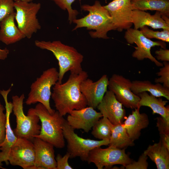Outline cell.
Returning <instances> with one entry per match:
<instances>
[{"label": "cell", "instance_id": "obj_4", "mask_svg": "<svg viewBox=\"0 0 169 169\" xmlns=\"http://www.w3.org/2000/svg\"><path fill=\"white\" fill-rule=\"evenodd\" d=\"M28 115H35L41 122L39 134L34 136L52 144L58 148L65 146L62 126L65 120L57 110L51 114L42 104L38 103L34 108H30Z\"/></svg>", "mask_w": 169, "mask_h": 169}, {"label": "cell", "instance_id": "obj_3", "mask_svg": "<svg viewBox=\"0 0 169 169\" xmlns=\"http://www.w3.org/2000/svg\"><path fill=\"white\" fill-rule=\"evenodd\" d=\"M81 7L82 10L88 11L89 13L83 18L73 21V22L76 25L72 31L79 28L86 27L88 30H95L94 32H89L92 38H109L107 35L108 32L115 30V29L108 11L97 0L92 5L84 4Z\"/></svg>", "mask_w": 169, "mask_h": 169}, {"label": "cell", "instance_id": "obj_37", "mask_svg": "<svg viewBox=\"0 0 169 169\" xmlns=\"http://www.w3.org/2000/svg\"><path fill=\"white\" fill-rule=\"evenodd\" d=\"M160 134V140L163 145L169 150V135Z\"/></svg>", "mask_w": 169, "mask_h": 169}, {"label": "cell", "instance_id": "obj_26", "mask_svg": "<svg viewBox=\"0 0 169 169\" xmlns=\"http://www.w3.org/2000/svg\"><path fill=\"white\" fill-rule=\"evenodd\" d=\"M134 145V141L128 135L122 123L114 125L108 146L122 149Z\"/></svg>", "mask_w": 169, "mask_h": 169}, {"label": "cell", "instance_id": "obj_35", "mask_svg": "<svg viewBox=\"0 0 169 169\" xmlns=\"http://www.w3.org/2000/svg\"><path fill=\"white\" fill-rule=\"evenodd\" d=\"M156 126L160 134L169 135V120H167L161 116L157 117Z\"/></svg>", "mask_w": 169, "mask_h": 169}, {"label": "cell", "instance_id": "obj_30", "mask_svg": "<svg viewBox=\"0 0 169 169\" xmlns=\"http://www.w3.org/2000/svg\"><path fill=\"white\" fill-rule=\"evenodd\" d=\"M163 66L161 67L159 71L156 73L160 77L156 78V83L162 84L165 87L169 89V62L164 61L163 63Z\"/></svg>", "mask_w": 169, "mask_h": 169}, {"label": "cell", "instance_id": "obj_6", "mask_svg": "<svg viewBox=\"0 0 169 169\" xmlns=\"http://www.w3.org/2000/svg\"><path fill=\"white\" fill-rule=\"evenodd\" d=\"M24 94L12 97V110L16 118V126L13 130L16 136L23 138L32 142L34 136L40 131L41 125L38 124L40 120L38 116L35 115H26L23 110Z\"/></svg>", "mask_w": 169, "mask_h": 169}, {"label": "cell", "instance_id": "obj_33", "mask_svg": "<svg viewBox=\"0 0 169 169\" xmlns=\"http://www.w3.org/2000/svg\"><path fill=\"white\" fill-rule=\"evenodd\" d=\"M5 108L0 102V144L4 141L5 137L7 117L3 111Z\"/></svg>", "mask_w": 169, "mask_h": 169}, {"label": "cell", "instance_id": "obj_13", "mask_svg": "<svg viewBox=\"0 0 169 169\" xmlns=\"http://www.w3.org/2000/svg\"><path fill=\"white\" fill-rule=\"evenodd\" d=\"M104 7L110 13L115 30L121 32L131 28L133 24L131 0H113Z\"/></svg>", "mask_w": 169, "mask_h": 169}, {"label": "cell", "instance_id": "obj_14", "mask_svg": "<svg viewBox=\"0 0 169 169\" xmlns=\"http://www.w3.org/2000/svg\"><path fill=\"white\" fill-rule=\"evenodd\" d=\"M108 81V76L104 74L96 81L87 78L81 82L80 91L85 97L88 106L95 109L97 108L107 90Z\"/></svg>", "mask_w": 169, "mask_h": 169}, {"label": "cell", "instance_id": "obj_12", "mask_svg": "<svg viewBox=\"0 0 169 169\" xmlns=\"http://www.w3.org/2000/svg\"><path fill=\"white\" fill-rule=\"evenodd\" d=\"M35 158L33 142L25 138H18L10 148L8 160L12 166L29 169L34 165Z\"/></svg>", "mask_w": 169, "mask_h": 169}, {"label": "cell", "instance_id": "obj_21", "mask_svg": "<svg viewBox=\"0 0 169 169\" xmlns=\"http://www.w3.org/2000/svg\"><path fill=\"white\" fill-rule=\"evenodd\" d=\"M15 12L0 22V41L7 45L16 43L25 38L15 23Z\"/></svg>", "mask_w": 169, "mask_h": 169}, {"label": "cell", "instance_id": "obj_5", "mask_svg": "<svg viewBox=\"0 0 169 169\" xmlns=\"http://www.w3.org/2000/svg\"><path fill=\"white\" fill-rule=\"evenodd\" d=\"M58 79L59 72L55 68L51 67L44 71L31 84L26 104L29 105L38 102L43 105L50 114L53 113L55 110L50 105L51 90Z\"/></svg>", "mask_w": 169, "mask_h": 169}, {"label": "cell", "instance_id": "obj_10", "mask_svg": "<svg viewBox=\"0 0 169 169\" xmlns=\"http://www.w3.org/2000/svg\"><path fill=\"white\" fill-rule=\"evenodd\" d=\"M124 38L128 44L135 43L137 45L132 54V57L139 60L148 59L158 67L163 66V63L159 62L151 54V50L155 46L166 49V45L164 42L153 41L145 36L140 30L131 28L127 29Z\"/></svg>", "mask_w": 169, "mask_h": 169}, {"label": "cell", "instance_id": "obj_25", "mask_svg": "<svg viewBox=\"0 0 169 169\" xmlns=\"http://www.w3.org/2000/svg\"><path fill=\"white\" fill-rule=\"evenodd\" d=\"M133 10H155L169 17V0H131Z\"/></svg>", "mask_w": 169, "mask_h": 169}, {"label": "cell", "instance_id": "obj_11", "mask_svg": "<svg viewBox=\"0 0 169 169\" xmlns=\"http://www.w3.org/2000/svg\"><path fill=\"white\" fill-rule=\"evenodd\" d=\"M132 81L122 75L113 74L109 79L108 88L117 100L127 108H138L139 97L131 90Z\"/></svg>", "mask_w": 169, "mask_h": 169}, {"label": "cell", "instance_id": "obj_17", "mask_svg": "<svg viewBox=\"0 0 169 169\" xmlns=\"http://www.w3.org/2000/svg\"><path fill=\"white\" fill-rule=\"evenodd\" d=\"M33 142L35 155L34 166L37 169H56L54 146L37 137H35Z\"/></svg>", "mask_w": 169, "mask_h": 169}, {"label": "cell", "instance_id": "obj_18", "mask_svg": "<svg viewBox=\"0 0 169 169\" xmlns=\"http://www.w3.org/2000/svg\"><path fill=\"white\" fill-rule=\"evenodd\" d=\"M10 91V88L7 90H3L0 91V93L3 96L5 101L7 117L5 138L3 142L0 144V166L2 165L3 162H4L7 165L8 164V159L10 148L18 138L14 134L10 124V116L12 111L13 105L12 102H8L7 96Z\"/></svg>", "mask_w": 169, "mask_h": 169}, {"label": "cell", "instance_id": "obj_22", "mask_svg": "<svg viewBox=\"0 0 169 169\" xmlns=\"http://www.w3.org/2000/svg\"><path fill=\"white\" fill-rule=\"evenodd\" d=\"M137 95L140 98L139 108L142 106L148 107L152 110L153 114H158L166 120H169V105L165 106L168 101L164 100L160 97L157 98L149 94L146 92H142Z\"/></svg>", "mask_w": 169, "mask_h": 169}, {"label": "cell", "instance_id": "obj_34", "mask_svg": "<svg viewBox=\"0 0 169 169\" xmlns=\"http://www.w3.org/2000/svg\"><path fill=\"white\" fill-rule=\"evenodd\" d=\"M70 158V155L67 152L63 156L60 154H58L55 158L57 164L56 169H73L68 163V160Z\"/></svg>", "mask_w": 169, "mask_h": 169}, {"label": "cell", "instance_id": "obj_28", "mask_svg": "<svg viewBox=\"0 0 169 169\" xmlns=\"http://www.w3.org/2000/svg\"><path fill=\"white\" fill-rule=\"evenodd\" d=\"M140 28L143 35L148 38H155L163 42H169V30L155 31L149 28L147 26H144Z\"/></svg>", "mask_w": 169, "mask_h": 169}, {"label": "cell", "instance_id": "obj_19", "mask_svg": "<svg viewBox=\"0 0 169 169\" xmlns=\"http://www.w3.org/2000/svg\"><path fill=\"white\" fill-rule=\"evenodd\" d=\"M132 19L135 29H138L144 26H149L154 29L169 30V22L165 20L162 14L158 11L151 15L145 11L133 10Z\"/></svg>", "mask_w": 169, "mask_h": 169}, {"label": "cell", "instance_id": "obj_27", "mask_svg": "<svg viewBox=\"0 0 169 169\" xmlns=\"http://www.w3.org/2000/svg\"><path fill=\"white\" fill-rule=\"evenodd\" d=\"M113 126L107 118L102 117L92 127L91 134L96 138L110 141Z\"/></svg>", "mask_w": 169, "mask_h": 169}, {"label": "cell", "instance_id": "obj_41", "mask_svg": "<svg viewBox=\"0 0 169 169\" xmlns=\"http://www.w3.org/2000/svg\"><path fill=\"white\" fill-rule=\"evenodd\" d=\"M105 1H106V0H105Z\"/></svg>", "mask_w": 169, "mask_h": 169}, {"label": "cell", "instance_id": "obj_29", "mask_svg": "<svg viewBox=\"0 0 169 169\" xmlns=\"http://www.w3.org/2000/svg\"><path fill=\"white\" fill-rule=\"evenodd\" d=\"M54 2L61 9L67 10L68 13V20L70 24L76 19V16L79 13L76 10L73 9L71 4L75 0H49Z\"/></svg>", "mask_w": 169, "mask_h": 169}, {"label": "cell", "instance_id": "obj_15", "mask_svg": "<svg viewBox=\"0 0 169 169\" xmlns=\"http://www.w3.org/2000/svg\"><path fill=\"white\" fill-rule=\"evenodd\" d=\"M66 121L73 129H81L88 133L95 123L103 116L100 112L88 106L78 110H73L69 114Z\"/></svg>", "mask_w": 169, "mask_h": 169}, {"label": "cell", "instance_id": "obj_1", "mask_svg": "<svg viewBox=\"0 0 169 169\" xmlns=\"http://www.w3.org/2000/svg\"><path fill=\"white\" fill-rule=\"evenodd\" d=\"M87 72L82 71L78 74H70L64 83L58 81L53 86L51 97L57 110L64 116L73 110L87 107L86 100L80 90V84L88 78Z\"/></svg>", "mask_w": 169, "mask_h": 169}, {"label": "cell", "instance_id": "obj_23", "mask_svg": "<svg viewBox=\"0 0 169 169\" xmlns=\"http://www.w3.org/2000/svg\"><path fill=\"white\" fill-rule=\"evenodd\" d=\"M144 153L155 163L157 169H169V150L160 140L158 143L149 145Z\"/></svg>", "mask_w": 169, "mask_h": 169}, {"label": "cell", "instance_id": "obj_32", "mask_svg": "<svg viewBox=\"0 0 169 169\" xmlns=\"http://www.w3.org/2000/svg\"><path fill=\"white\" fill-rule=\"evenodd\" d=\"M147 158L148 156L143 152L140 156L137 161H132L125 167L126 169H147L148 166Z\"/></svg>", "mask_w": 169, "mask_h": 169}, {"label": "cell", "instance_id": "obj_36", "mask_svg": "<svg viewBox=\"0 0 169 169\" xmlns=\"http://www.w3.org/2000/svg\"><path fill=\"white\" fill-rule=\"evenodd\" d=\"M155 53L157 60L163 62L169 61V50L161 48L158 50H156Z\"/></svg>", "mask_w": 169, "mask_h": 169}, {"label": "cell", "instance_id": "obj_31", "mask_svg": "<svg viewBox=\"0 0 169 169\" xmlns=\"http://www.w3.org/2000/svg\"><path fill=\"white\" fill-rule=\"evenodd\" d=\"M14 0H0V22L8 15L14 12Z\"/></svg>", "mask_w": 169, "mask_h": 169}, {"label": "cell", "instance_id": "obj_38", "mask_svg": "<svg viewBox=\"0 0 169 169\" xmlns=\"http://www.w3.org/2000/svg\"><path fill=\"white\" fill-rule=\"evenodd\" d=\"M9 50L7 48L0 49V60H3L6 59L9 54Z\"/></svg>", "mask_w": 169, "mask_h": 169}, {"label": "cell", "instance_id": "obj_16", "mask_svg": "<svg viewBox=\"0 0 169 169\" xmlns=\"http://www.w3.org/2000/svg\"><path fill=\"white\" fill-rule=\"evenodd\" d=\"M103 117L107 118L114 125L122 123L126 117V112L123 105L109 90L105 93L97 108Z\"/></svg>", "mask_w": 169, "mask_h": 169}, {"label": "cell", "instance_id": "obj_40", "mask_svg": "<svg viewBox=\"0 0 169 169\" xmlns=\"http://www.w3.org/2000/svg\"><path fill=\"white\" fill-rule=\"evenodd\" d=\"M0 168H2V169H5V168L3 167H2L0 165Z\"/></svg>", "mask_w": 169, "mask_h": 169}, {"label": "cell", "instance_id": "obj_7", "mask_svg": "<svg viewBox=\"0 0 169 169\" xmlns=\"http://www.w3.org/2000/svg\"><path fill=\"white\" fill-rule=\"evenodd\" d=\"M14 6L17 27L25 38L30 39L41 28L37 15L41 4L40 3L14 0Z\"/></svg>", "mask_w": 169, "mask_h": 169}, {"label": "cell", "instance_id": "obj_8", "mask_svg": "<svg viewBox=\"0 0 169 169\" xmlns=\"http://www.w3.org/2000/svg\"><path fill=\"white\" fill-rule=\"evenodd\" d=\"M63 134L66 140L67 152L70 158L79 157L83 161H86L90 152L93 149L103 146L108 145L109 141L95 140L84 139L79 136L65 120L62 126Z\"/></svg>", "mask_w": 169, "mask_h": 169}, {"label": "cell", "instance_id": "obj_2", "mask_svg": "<svg viewBox=\"0 0 169 169\" xmlns=\"http://www.w3.org/2000/svg\"><path fill=\"white\" fill-rule=\"evenodd\" d=\"M35 45L42 49L47 50L53 54L58 62L59 79L62 83L65 73L78 74L83 71L81 64L84 56L73 47L65 45L60 41H45L36 40Z\"/></svg>", "mask_w": 169, "mask_h": 169}, {"label": "cell", "instance_id": "obj_24", "mask_svg": "<svg viewBox=\"0 0 169 169\" xmlns=\"http://www.w3.org/2000/svg\"><path fill=\"white\" fill-rule=\"evenodd\" d=\"M131 90L137 95L142 92H149L156 97H163L169 100V89L160 83L153 84L149 80H135L132 81Z\"/></svg>", "mask_w": 169, "mask_h": 169}, {"label": "cell", "instance_id": "obj_9", "mask_svg": "<svg viewBox=\"0 0 169 169\" xmlns=\"http://www.w3.org/2000/svg\"><path fill=\"white\" fill-rule=\"evenodd\" d=\"M133 160L126 153L125 149L108 146L106 148L96 147L89 152L87 161L94 163L98 169L119 164L124 167Z\"/></svg>", "mask_w": 169, "mask_h": 169}, {"label": "cell", "instance_id": "obj_20", "mask_svg": "<svg viewBox=\"0 0 169 169\" xmlns=\"http://www.w3.org/2000/svg\"><path fill=\"white\" fill-rule=\"evenodd\" d=\"M140 109H135L122 123L128 135L134 141L138 139L141 130L147 127L149 124L148 115L145 113H140Z\"/></svg>", "mask_w": 169, "mask_h": 169}, {"label": "cell", "instance_id": "obj_39", "mask_svg": "<svg viewBox=\"0 0 169 169\" xmlns=\"http://www.w3.org/2000/svg\"><path fill=\"white\" fill-rule=\"evenodd\" d=\"M23 1L27 2H32L33 0H21Z\"/></svg>", "mask_w": 169, "mask_h": 169}]
</instances>
